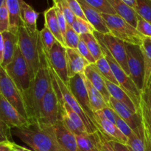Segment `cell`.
Returning a JSON list of instances; mask_svg holds the SVG:
<instances>
[{
    "mask_svg": "<svg viewBox=\"0 0 151 151\" xmlns=\"http://www.w3.org/2000/svg\"><path fill=\"white\" fill-rule=\"evenodd\" d=\"M0 121L12 129L22 128L30 123L1 94H0Z\"/></svg>",
    "mask_w": 151,
    "mask_h": 151,
    "instance_id": "obj_13",
    "label": "cell"
},
{
    "mask_svg": "<svg viewBox=\"0 0 151 151\" xmlns=\"http://www.w3.org/2000/svg\"><path fill=\"white\" fill-rule=\"evenodd\" d=\"M10 28V16L7 5L0 7V33L9 31Z\"/></svg>",
    "mask_w": 151,
    "mask_h": 151,
    "instance_id": "obj_38",
    "label": "cell"
},
{
    "mask_svg": "<svg viewBox=\"0 0 151 151\" xmlns=\"http://www.w3.org/2000/svg\"><path fill=\"white\" fill-rule=\"evenodd\" d=\"M66 50L69 78H72L78 74L84 73L87 66L91 63L78 52V50L66 47Z\"/></svg>",
    "mask_w": 151,
    "mask_h": 151,
    "instance_id": "obj_17",
    "label": "cell"
},
{
    "mask_svg": "<svg viewBox=\"0 0 151 151\" xmlns=\"http://www.w3.org/2000/svg\"><path fill=\"white\" fill-rule=\"evenodd\" d=\"M94 35L97 40L103 43L115 60L120 64L127 75L130 76L125 43L111 33L103 34L97 31H94Z\"/></svg>",
    "mask_w": 151,
    "mask_h": 151,
    "instance_id": "obj_10",
    "label": "cell"
},
{
    "mask_svg": "<svg viewBox=\"0 0 151 151\" xmlns=\"http://www.w3.org/2000/svg\"><path fill=\"white\" fill-rule=\"evenodd\" d=\"M94 134L97 139L99 151H115L114 149L111 145L107 137L101 131H97L94 132Z\"/></svg>",
    "mask_w": 151,
    "mask_h": 151,
    "instance_id": "obj_39",
    "label": "cell"
},
{
    "mask_svg": "<svg viewBox=\"0 0 151 151\" xmlns=\"http://www.w3.org/2000/svg\"><path fill=\"white\" fill-rule=\"evenodd\" d=\"M40 37H41V41L42 42L43 46L47 52L51 50L53 45L55 44L56 41H58L54 35L52 33L51 31L47 27H44L40 31Z\"/></svg>",
    "mask_w": 151,
    "mask_h": 151,
    "instance_id": "obj_37",
    "label": "cell"
},
{
    "mask_svg": "<svg viewBox=\"0 0 151 151\" xmlns=\"http://www.w3.org/2000/svg\"><path fill=\"white\" fill-rule=\"evenodd\" d=\"M52 129L58 143L63 151H78L76 135L74 134L62 120L52 125Z\"/></svg>",
    "mask_w": 151,
    "mask_h": 151,
    "instance_id": "obj_16",
    "label": "cell"
},
{
    "mask_svg": "<svg viewBox=\"0 0 151 151\" xmlns=\"http://www.w3.org/2000/svg\"><path fill=\"white\" fill-rule=\"evenodd\" d=\"M141 97L145 101L147 108H148L149 112H150L151 115V82L150 83L148 86H147V88L142 92Z\"/></svg>",
    "mask_w": 151,
    "mask_h": 151,
    "instance_id": "obj_48",
    "label": "cell"
},
{
    "mask_svg": "<svg viewBox=\"0 0 151 151\" xmlns=\"http://www.w3.org/2000/svg\"><path fill=\"white\" fill-rule=\"evenodd\" d=\"M106 86H107L111 97L125 104L131 110H132L134 113L140 114V111L137 106V105L135 104V103L133 101V100L128 95V93L122 87L116 85V84L110 82L107 80H106Z\"/></svg>",
    "mask_w": 151,
    "mask_h": 151,
    "instance_id": "obj_21",
    "label": "cell"
},
{
    "mask_svg": "<svg viewBox=\"0 0 151 151\" xmlns=\"http://www.w3.org/2000/svg\"><path fill=\"white\" fill-rule=\"evenodd\" d=\"M0 93L18 112L28 119L22 94L10 79L5 70L1 67L0 69Z\"/></svg>",
    "mask_w": 151,
    "mask_h": 151,
    "instance_id": "obj_9",
    "label": "cell"
},
{
    "mask_svg": "<svg viewBox=\"0 0 151 151\" xmlns=\"http://www.w3.org/2000/svg\"><path fill=\"white\" fill-rule=\"evenodd\" d=\"M84 75L86 78L91 82L93 86L100 91L106 103L109 104L111 95L106 86V79L102 75L96 65L90 64L87 66L84 72Z\"/></svg>",
    "mask_w": 151,
    "mask_h": 151,
    "instance_id": "obj_19",
    "label": "cell"
},
{
    "mask_svg": "<svg viewBox=\"0 0 151 151\" xmlns=\"http://www.w3.org/2000/svg\"><path fill=\"white\" fill-rule=\"evenodd\" d=\"M62 106H63V109H64L65 112L66 113V114L69 116V117L70 118L71 120L74 122L75 125L78 127V129L81 131L82 133H88L87 131V128L86 127L85 123H84L83 120L82 119V118L78 114H77L67 103H65L63 100V103H62Z\"/></svg>",
    "mask_w": 151,
    "mask_h": 151,
    "instance_id": "obj_32",
    "label": "cell"
},
{
    "mask_svg": "<svg viewBox=\"0 0 151 151\" xmlns=\"http://www.w3.org/2000/svg\"><path fill=\"white\" fill-rule=\"evenodd\" d=\"M141 49L143 53V56H144L145 63L143 91L147 88L151 81V38H150V37H145L142 44L141 45Z\"/></svg>",
    "mask_w": 151,
    "mask_h": 151,
    "instance_id": "obj_27",
    "label": "cell"
},
{
    "mask_svg": "<svg viewBox=\"0 0 151 151\" xmlns=\"http://www.w3.org/2000/svg\"><path fill=\"white\" fill-rule=\"evenodd\" d=\"M51 84V78L47 66V53L41 41V66L36 76L30 83L29 88L22 94L28 119L37 123L40 116V109L44 95Z\"/></svg>",
    "mask_w": 151,
    "mask_h": 151,
    "instance_id": "obj_1",
    "label": "cell"
},
{
    "mask_svg": "<svg viewBox=\"0 0 151 151\" xmlns=\"http://www.w3.org/2000/svg\"><path fill=\"white\" fill-rule=\"evenodd\" d=\"M78 50L88 62H89L91 64H94L96 63V60L94 59V58L93 57V55H91V52L89 51L88 48L87 47L86 44H85L81 38V41H80L79 45H78Z\"/></svg>",
    "mask_w": 151,
    "mask_h": 151,
    "instance_id": "obj_42",
    "label": "cell"
},
{
    "mask_svg": "<svg viewBox=\"0 0 151 151\" xmlns=\"http://www.w3.org/2000/svg\"><path fill=\"white\" fill-rule=\"evenodd\" d=\"M0 134H1V141L4 140H12V128L0 121Z\"/></svg>",
    "mask_w": 151,
    "mask_h": 151,
    "instance_id": "obj_46",
    "label": "cell"
},
{
    "mask_svg": "<svg viewBox=\"0 0 151 151\" xmlns=\"http://www.w3.org/2000/svg\"><path fill=\"white\" fill-rule=\"evenodd\" d=\"M115 125H116V127L120 130L121 132L123 134H125L128 138L133 134L132 128H131V127L128 125V124L127 123L124 119H122L117 114H116V123H115Z\"/></svg>",
    "mask_w": 151,
    "mask_h": 151,
    "instance_id": "obj_43",
    "label": "cell"
},
{
    "mask_svg": "<svg viewBox=\"0 0 151 151\" xmlns=\"http://www.w3.org/2000/svg\"><path fill=\"white\" fill-rule=\"evenodd\" d=\"M105 23L111 34L119 38L125 43L141 46L145 37L131 24L117 14L110 15L101 13Z\"/></svg>",
    "mask_w": 151,
    "mask_h": 151,
    "instance_id": "obj_4",
    "label": "cell"
},
{
    "mask_svg": "<svg viewBox=\"0 0 151 151\" xmlns=\"http://www.w3.org/2000/svg\"><path fill=\"white\" fill-rule=\"evenodd\" d=\"M61 120L63 121V122L65 124V125H66V126L76 136L80 135V134H83V133H82L79 129H78V127H77L76 125L74 124V122L71 120L70 118L69 117V116H68V115L66 114V112H65L64 109H63V113H62Z\"/></svg>",
    "mask_w": 151,
    "mask_h": 151,
    "instance_id": "obj_45",
    "label": "cell"
},
{
    "mask_svg": "<svg viewBox=\"0 0 151 151\" xmlns=\"http://www.w3.org/2000/svg\"><path fill=\"white\" fill-rule=\"evenodd\" d=\"M109 142L115 151H131L127 145L122 144V143L114 141V140H109Z\"/></svg>",
    "mask_w": 151,
    "mask_h": 151,
    "instance_id": "obj_50",
    "label": "cell"
},
{
    "mask_svg": "<svg viewBox=\"0 0 151 151\" xmlns=\"http://www.w3.org/2000/svg\"><path fill=\"white\" fill-rule=\"evenodd\" d=\"M1 47H0V65L5 69L14 58L15 53L19 43L18 35L13 34L10 31L0 33Z\"/></svg>",
    "mask_w": 151,
    "mask_h": 151,
    "instance_id": "obj_14",
    "label": "cell"
},
{
    "mask_svg": "<svg viewBox=\"0 0 151 151\" xmlns=\"http://www.w3.org/2000/svg\"><path fill=\"white\" fill-rule=\"evenodd\" d=\"M94 123L98 131H101L109 140H114L127 145L128 137L121 132L114 123L104 117L100 111L94 113Z\"/></svg>",
    "mask_w": 151,
    "mask_h": 151,
    "instance_id": "obj_15",
    "label": "cell"
},
{
    "mask_svg": "<svg viewBox=\"0 0 151 151\" xmlns=\"http://www.w3.org/2000/svg\"><path fill=\"white\" fill-rule=\"evenodd\" d=\"M64 40L65 47L66 48L75 49L78 50L80 41H81V35H78L75 30L72 28V27L68 25L66 32L63 37Z\"/></svg>",
    "mask_w": 151,
    "mask_h": 151,
    "instance_id": "obj_36",
    "label": "cell"
},
{
    "mask_svg": "<svg viewBox=\"0 0 151 151\" xmlns=\"http://www.w3.org/2000/svg\"><path fill=\"white\" fill-rule=\"evenodd\" d=\"M63 111L62 103L59 100L57 91L53 87L51 81L50 88L41 102L40 116L37 124L42 125H54L59 120H61Z\"/></svg>",
    "mask_w": 151,
    "mask_h": 151,
    "instance_id": "obj_5",
    "label": "cell"
},
{
    "mask_svg": "<svg viewBox=\"0 0 151 151\" xmlns=\"http://www.w3.org/2000/svg\"><path fill=\"white\" fill-rule=\"evenodd\" d=\"M100 111L101 112V114L104 117H106V119H109V121H111L113 123H116V113L111 107L105 108L103 110H100Z\"/></svg>",
    "mask_w": 151,
    "mask_h": 151,
    "instance_id": "obj_47",
    "label": "cell"
},
{
    "mask_svg": "<svg viewBox=\"0 0 151 151\" xmlns=\"http://www.w3.org/2000/svg\"><path fill=\"white\" fill-rule=\"evenodd\" d=\"M21 148H22V151H33V150H29V149L26 148V147H23V146H21Z\"/></svg>",
    "mask_w": 151,
    "mask_h": 151,
    "instance_id": "obj_54",
    "label": "cell"
},
{
    "mask_svg": "<svg viewBox=\"0 0 151 151\" xmlns=\"http://www.w3.org/2000/svg\"><path fill=\"white\" fill-rule=\"evenodd\" d=\"M5 1H6V0H0V7L2 5H4V4H6Z\"/></svg>",
    "mask_w": 151,
    "mask_h": 151,
    "instance_id": "obj_55",
    "label": "cell"
},
{
    "mask_svg": "<svg viewBox=\"0 0 151 151\" xmlns=\"http://www.w3.org/2000/svg\"><path fill=\"white\" fill-rule=\"evenodd\" d=\"M4 69L22 94L29 88L31 83L29 69L19 50V45L16 48L13 61Z\"/></svg>",
    "mask_w": 151,
    "mask_h": 151,
    "instance_id": "obj_6",
    "label": "cell"
},
{
    "mask_svg": "<svg viewBox=\"0 0 151 151\" xmlns=\"http://www.w3.org/2000/svg\"><path fill=\"white\" fill-rule=\"evenodd\" d=\"M5 3L10 16L9 31L18 35L19 27L22 24L21 18V0H6Z\"/></svg>",
    "mask_w": 151,
    "mask_h": 151,
    "instance_id": "obj_23",
    "label": "cell"
},
{
    "mask_svg": "<svg viewBox=\"0 0 151 151\" xmlns=\"http://www.w3.org/2000/svg\"><path fill=\"white\" fill-rule=\"evenodd\" d=\"M59 1H60V5H61L62 7V10H63V13L66 19L68 25L72 27L74 21L76 19V16H75V15L74 14L73 12L70 9L66 0H59Z\"/></svg>",
    "mask_w": 151,
    "mask_h": 151,
    "instance_id": "obj_41",
    "label": "cell"
},
{
    "mask_svg": "<svg viewBox=\"0 0 151 151\" xmlns=\"http://www.w3.org/2000/svg\"><path fill=\"white\" fill-rule=\"evenodd\" d=\"M85 82L86 85L87 90H88V97H89L90 104H91V109H92L94 113L98 111L103 110V109L107 107H111L109 103H106L105 99L103 98V95L100 94L98 90L96 89L89 81L86 78Z\"/></svg>",
    "mask_w": 151,
    "mask_h": 151,
    "instance_id": "obj_28",
    "label": "cell"
},
{
    "mask_svg": "<svg viewBox=\"0 0 151 151\" xmlns=\"http://www.w3.org/2000/svg\"><path fill=\"white\" fill-rule=\"evenodd\" d=\"M19 50L27 64L31 81L34 80L41 66L40 31L30 32L22 24L18 32Z\"/></svg>",
    "mask_w": 151,
    "mask_h": 151,
    "instance_id": "obj_3",
    "label": "cell"
},
{
    "mask_svg": "<svg viewBox=\"0 0 151 151\" xmlns=\"http://www.w3.org/2000/svg\"><path fill=\"white\" fill-rule=\"evenodd\" d=\"M127 145L131 151L146 150V137L142 122L135 129H133V134L128 137Z\"/></svg>",
    "mask_w": 151,
    "mask_h": 151,
    "instance_id": "obj_26",
    "label": "cell"
},
{
    "mask_svg": "<svg viewBox=\"0 0 151 151\" xmlns=\"http://www.w3.org/2000/svg\"><path fill=\"white\" fill-rule=\"evenodd\" d=\"M94 64L96 65V66L98 69V70L100 71V73L102 74V75L107 81H110V82L116 84V85L119 86V83L116 81V78L114 77V75L113 72H112L111 68L109 62L106 60V58L104 57V55L101 58L99 59L98 60H97Z\"/></svg>",
    "mask_w": 151,
    "mask_h": 151,
    "instance_id": "obj_31",
    "label": "cell"
},
{
    "mask_svg": "<svg viewBox=\"0 0 151 151\" xmlns=\"http://www.w3.org/2000/svg\"><path fill=\"white\" fill-rule=\"evenodd\" d=\"M150 82H151V81H150Z\"/></svg>",
    "mask_w": 151,
    "mask_h": 151,
    "instance_id": "obj_56",
    "label": "cell"
},
{
    "mask_svg": "<svg viewBox=\"0 0 151 151\" xmlns=\"http://www.w3.org/2000/svg\"><path fill=\"white\" fill-rule=\"evenodd\" d=\"M72 28L78 34L81 35L83 34H93L95 31L94 27L88 22L81 18L76 17L72 25Z\"/></svg>",
    "mask_w": 151,
    "mask_h": 151,
    "instance_id": "obj_35",
    "label": "cell"
},
{
    "mask_svg": "<svg viewBox=\"0 0 151 151\" xmlns=\"http://www.w3.org/2000/svg\"><path fill=\"white\" fill-rule=\"evenodd\" d=\"M83 9L87 21L94 27L95 31L103 34H110L111 32L103 20L100 12L91 7L85 0H78Z\"/></svg>",
    "mask_w": 151,
    "mask_h": 151,
    "instance_id": "obj_20",
    "label": "cell"
},
{
    "mask_svg": "<svg viewBox=\"0 0 151 151\" xmlns=\"http://www.w3.org/2000/svg\"><path fill=\"white\" fill-rule=\"evenodd\" d=\"M113 7L116 14L131 24L133 27L137 28L138 22V14L137 12L127 5L122 0H108Z\"/></svg>",
    "mask_w": 151,
    "mask_h": 151,
    "instance_id": "obj_22",
    "label": "cell"
},
{
    "mask_svg": "<svg viewBox=\"0 0 151 151\" xmlns=\"http://www.w3.org/2000/svg\"><path fill=\"white\" fill-rule=\"evenodd\" d=\"M47 53L49 62L52 67L61 81L68 86L70 78L68 75L66 47L60 44L58 41H56L51 50L49 52H47Z\"/></svg>",
    "mask_w": 151,
    "mask_h": 151,
    "instance_id": "obj_12",
    "label": "cell"
},
{
    "mask_svg": "<svg viewBox=\"0 0 151 151\" xmlns=\"http://www.w3.org/2000/svg\"><path fill=\"white\" fill-rule=\"evenodd\" d=\"M109 105L116 111V113L128 124V125L132 129H135L142 122V119L140 114L134 113L128 106L118 100H115L113 97H111L109 100Z\"/></svg>",
    "mask_w": 151,
    "mask_h": 151,
    "instance_id": "obj_18",
    "label": "cell"
},
{
    "mask_svg": "<svg viewBox=\"0 0 151 151\" xmlns=\"http://www.w3.org/2000/svg\"><path fill=\"white\" fill-rule=\"evenodd\" d=\"M66 1H67L69 7H70V9L76 17L81 18L83 20L87 21L83 11L82 7H81V4H80L79 1L78 0H66Z\"/></svg>",
    "mask_w": 151,
    "mask_h": 151,
    "instance_id": "obj_44",
    "label": "cell"
},
{
    "mask_svg": "<svg viewBox=\"0 0 151 151\" xmlns=\"http://www.w3.org/2000/svg\"><path fill=\"white\" fill-rule=\"evenodd\" d=\"M89 5L100 13L116 15V13L108 0H85Z\"/></svg>",
    "mask_w": 151,
    "mask_h": 151,
    "instance_id": "obj_34",
    "label": "cell"
},
{
    "mask_svg": "<svg viewBox=\"0 0 151 151\" xmlns=\"http://www.w3.org/2000/svg\"><path fill=\"white\" fill-rule=\"evenodd\" d=\"M78 151H99L94 133H83L76 136Z\"/></svg>",
    "mask_w": 151,
    "mask_h": 151,
    "instance_id": "obj_29",
    "label": "cell"
},
{
    "mask_svg": "<svg viewBox=\"0 0 151 151\" xmlns=\"http://www.w3.org/2000/svg\"><path fill=\"white\" fill-rule=\"evenodd\" d=\"M81 38L85 42L91 55L94 58L95 60H98L99 59L103 57V52L102 50L100 44L98 40L94 36V33L91 34H83L81 35Z\"/></svg>",
    "mask_w": 151,
    "mask_h": 151,
    "instance_id": "obj_30",
    "label": "cell"
},
{
    "mask_svg": "<svg viewBox=\"0 0 151 151\" xmlns=\"http://www.w3.org/2000/svg\"><path fill=\"white\" fill-rule=\"evenodd\" d=\"M13 151H22V148H21V146L20 145H18L17 144L16 145V147H15L14 150Z\"/></svg>",
    "mask_w": 151,
    "mask_h": 151,
    "instance_id": "obj_53",
    "label": "cell"
},
{
    "mask_svg": "<svg viewBox=\"0 0 151 151\" xmlns=\"http://www.w3.org/2000/svg\"><path fill=\"white\" fill-rule=\"evenodd\" d=\"M145 151H151V142L146 139V150Z\"/></svg>",
    "mask_w": 151,
    "mask_h": 151,
    "instance_id": "obj_52",
    "label": "cell"
},
{
    "mask_svg": "<svg viewBox=\"0 0 151 151\" xmlns=\"http://www.w3.org/2000/svg\"><path fill=\"white\" fill-rule=\"evenodd\" d=\"M13 134L33 151H63L56 140L52 125L30 122L26 126L14 129Z\"/></svg>",
    "mask_w": 151,
    "mask_h": 151,
    "instance_id": "obj_2",
    "label": "cell"
},
{
    "mask_svg": "<svg viewBox=\"0 0 151 151\" xmlns=\"http://www.w3.org/2000/svg\"><path fill=\"white\" fill-rule=\"evenodd\" d=\"M137 29L144 36L151 38V24L138 15Z\"/></svg>",
    "mask_w": 151,
    "mask_h": 151,
    "instance_id": "obj_40",
    "label": "cell"
},
{
    "mask_svg": "<svg viewBox=\"0 0 151 151\" xmlns=\"http://www.w3.org/2000/svg\"><path fill=\"white\" fill-rule=\"evenodd\" d=\"M135 10L137 14L151 24V0H136Z\"/></svg>",
    "mask_w": 151,
    "mask_h": 151,
    "instance_id": "obj_33",
    "label": "cell"
},
{
    "mask_svg": "<svg viewBox=\"0 0 151 151\" xmlns=\"http://www.w3.org/2000/svg\"><path fill=\"white\" fill-rule=\"evenodd\" d=\"M16 143L10 140L0 142V151H13L16 147Z\"/></svg>",
    "mask_w": 151,
    "mask_h": 151,
    "instance_id": "obj_49",
    "label": "cell"
},
{
    "mask_svg": "<svg viewBox=\"0 0 151 151\" xmlns=\"http://www.w3.org/2000/svg\"><path fill=\"white\" fill-rule=\"evenodd\" d=\"M130 78L142 93L144 85L145 63L141 46L125 43Z\"/></svg>",
    "mask_w": 151,
    "mask_h": 151,
    "instance_id": "obj_7",
    "label": "cell"
},
{
    "mask_svg": "<svg viewBox=\"0 0 151 151\" xmlns=\"http://www.w3.org/2000/svg\"><path fill=\"white\" fill-rule=\"evenodd\" d=\"M68 87L72 91L73 95L75 96L77 101L78 102L83 110L85 111L87 116L90 118V119L94 123V113L91 109V104H90L88 90H87V87L85 82L84 73L78 74L73 78H70Z\"/></svg>",
    "mask_w": 151,
    "mask_h": 151,
    "instance_id": "obj_11",
    "label": "cell"
},
{
    "mask_svg": "<svg viewBox=\"0 0 151 151\" xmlns=\"http://www.w3.org/2000/svg\"><path fill=\"white\" fill-rule=\"evenodd\" d=\"M38 17V13L24 0H21V18L22 24L30 32H36L38 31L37 29Z\"/></svg>",
    "mask_w": 151,
    "mask_h": 151,
    "instance_id": "obj_24",
    "label": "cell"
},
{
    "mask_svg": "<svg viewBox=\"0 0 151 151\" xmlns=\"http://www.w3.org/2000/svg\"><path fill=\"white\" fill-rule=\"evenodd\" d=\"M47 66H48L50 75H51L52 76V78H54L56 84H57L58 87L59 91H60V95H61L63 100L65 103H67V104L69 105V106H70L77 114H78L81 116V117L82 118L84 123H85V125L86 127L88 133L92 134V133H94L97 131H98V129H97V127L95 126V125L93 123L92 121L90 119V118L87 116V114L85 113V111L83 110V109L81 108V106H80L78 102L77 101L76 98H75V96L73 95L72 91H70L69 87L61 81V79L59 78L58 75L55 73V72L53 68L52 67V66L50 65V62H49L48 58H47Z\"/></svg>",
    "mask_w": 151,
    "mask_h": 151,
    "instance_id": "obj_8",
    "label": "cell"
},
{
    "mask_svg": "<svg viewBox=\"0 0 151 151\" xmlns=\"http://www.w3.org/2000/svg\"><path fill=\"white\" fill-rule=\"evenodd\" d=\"M127 5H128L129 7H131V8H133L134 10L137 5V3H136V0H122Z\"/></svg>",
    "mask_w": 151,
    "mask_h": 151,
    "instance_id": "obj_51",
    "label": "cell"
},
{
    "mask_svg": "<svg viewBox=\"0 0 151 151\" xmlns=\"http://www.w3.org/2000/svg\"><path fill=\"white\" fill-rule=\"evenodd\" d=\"M44 27H47L49 29L54 35L57 41L65 47L64 40H63V35H62L61 30L59 27L58 21L57 14H56L55 7L53 5L52 7H50L49 9L45 10L44 13Z\"/></svg>",
    "mask_w": 151,
    "mask_h": 151,
    "instance_id": "obj_25",
    "label": "cell"
}]
</instances>
